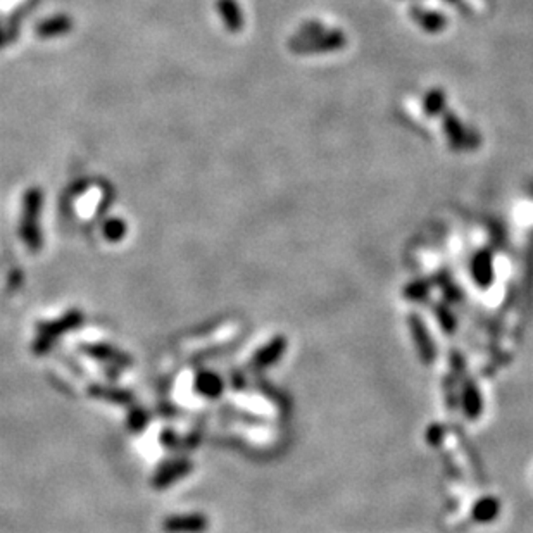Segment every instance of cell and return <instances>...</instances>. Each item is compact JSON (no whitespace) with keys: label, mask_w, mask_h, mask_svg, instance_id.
<instances>
[{"label":"cell","mask_w":533,"mask_h":533,"mask_svg":"<svg viewBox=\"0 0 533 533\" xmlns=\"http://www.w3.org/2000/svg\"><path fill=\"white\" fill-rule=\"evenodd\" d=\"M207 528V520L202 514H178L164 520L162 530L166 533H202Z\"/></svg>","instance_id":"cell-1"},{"label":"cell","mask_w":533,"mask_h":533,"mask_svg":"<svg viewBox=\"0 0 533 533\" xmlns=\"http://www.w3.org/2000/svg\"><path fill=\"white\" fill-rule=\"evenodd\" d=\"M81 319H83L81 312H69V314H66L64 318L59 319V321L48 323V325L42 326V338H40L39 344L46 342V344L50 345V342L48 340H52V338L57 337V335H62L64 331L73 330L74 326L80 325Z\"/></svg>","instance_id":"cell-2"},{"label":"cell","mask_w":533,"mask_h":533,"mask_svg":"<svg viewBox=\"0 0 533 533\" xmlns=\"http://www.w3.org/2000/svg\"><path fill=\"white\" fill-rule=\"evenodd\" d=\"M186 471H188V464H178V463L167 464L166 468H162L161 471L155 475V485L167 487L169 483H173L174 480L180 478L181 475H185Z\"/></svg>","instance_id":"cell-3"},{"label":"cell","mask_w":533,"mask_h":533,"mask_svg":"<svg viewBox=\"0 0 533 533\" xmlns=\"http://www.w3.org/2000/svg\"><path fill=\"white\" fill-rule=\"evenodd\" d=\"M71 29V20L69 18H55V20L47 21L39 28V33L43 36L50 35H59V33H66Z\"/></svg>","instance_id":"cell-4"},{"label":"cell","mask_w":533,"mask_h":533,"mask_svg":"<svg viewBox=\"0 0 533 533\" xmlns=\"http://www.w3.org/2000/svg\"><path fill=\"white\" fill-rule=\"evenodd\" d=\"M197 389L204 395L212 397V395L221 392V380L216 375H212V373H204V375L197 380Z\"/></svg>","instance_id":"cell-5"},{"label":"cell","mask_w":533,"mask_h":533,"mask_svg":"<svg viewBox=\"0 0 533 533\" xmlns=\"http://www.w3.org/2000/svg\"><path fill=\"white\" fill-rule=\"evenodd\" d=\"M125 232H126L125 223L119 221V219H111V221H107L106 225H104V235L113 242H116L119 240V238L125 237Z\"/></svg>","instance_id":"cell-6"},{"label":"cell","mask_w":533,"mask_h":533,"mask_svg":"<svg viewBox=\"0 0 533 533\" xmlns=\"http://www.w3.org/2000/svg\"><path fill=\"white\" fill-rule=\"evenodd\" d=\"M495 514H497V502L492 501V499H487V501L480 502V504L476 506V518H478V520H492Z\"/></svg>","instance_id":"cell-7"}]
</instances>
